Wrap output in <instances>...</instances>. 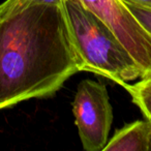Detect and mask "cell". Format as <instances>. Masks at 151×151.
<instances>
[{
  "instance_id": "1",
  "label": "cell",
  "mask_w": 151,
  "mask_h": 151,
  "mask_svg": "<svg viewBox=\"0 0 151 151\" xmlns=\"http://www.w3.org/2000/svg\"><path fill=\"white\" fill-rule=\"evenodd\" d=\"M82 65L60 4H35L0 20V110L53 96Z\"/></svg>"
},
{
  "instance_id": "2",
  "label": "cell",
  "mask_w": 151,
  "mask_h": 151,
  "mask_svg": "<svg viewBox=\"0 0 151 151\" xmlns=\"http://www.w3.org/2000/svg\"><path fill=\"white\" fill-rule=\"evenodd\" d=\"M71 42L82 65L124 87L142 78V71L125 47L92 12L79 0H61Z\"/></svg>"
},
{
  "instance_id": "3",
  "label": "cell",
  "mask_w": 151,
  "mask_h": 151,
  "mask_svg": "<svg viewBox=\"0 0 151 151\" xmlns=\"http://www.w3.org/2000/svg\"><path fill=\"white\" fill-rule=\"evenodd\" d=\"M71 107L83 148L86 151H103L113 122L107 87L90 79L81 81Z\"/></svg>"
},
{
  "instance_id": "4",
  "label": "cell",
  "mask_w": 151,
  "mask_h": 151,
  "mask_svg": "<svg viewBox=\"0 0 151 151\" xmlns=\"http://www.w3.org/2000/svg\"><path fill=\"white\" fill-rule=\"evenodd\" d=\"M116 35L142 71L151 76V35L139 23L123 0H79ZM141 78V79H142Z\"/></svg>"
},
{
  "instance_id": "5",
  "label": "cell",
  "mask_w": 151,
  "mask_h": 151,
  "mask_svg": "<svg viewBox=\"0 0 151 151\" xmlns=\"http://www.w3.org/2000/svg\"><path fill=\"white\" fill-rule=\"evenodd\" d=\"M103 151H151V120H137L117 129Z\"/></svg>"
},
{
  "instance_id": "6",
  "label": "cell",
  "mask_w": 151,
  "mask_h": 151,
  "mask_svg": "<svg viewBox=\"0 0 151 151\" xmlns=\"http://www.w3.org/2000/svg\"><path fill=\"white\" fill-rule=\"evenodd\" d=\"M124 88L143 115L147 119H151V76L142 78L134 84L127 83Z\"/></svg>"
},
{
  "instance_id": "7",
  "label": "cell",
  "mask_w": 151,
  "mask_h": 151,
  "mask_svg": "<svg viewBox=\"0 0 151 151\" xmlns=\"http://www.w3.org/2000/svg\"><path fill=\"white\" fill-rule=\"evenodd\" d=\"M61 0H5L0 4V20L35 4H60Z\"/></svg>"
},
{
  "instance_id": "8",
  "label": "cell",
  "mask_w": 151,
  "mask_h": 151,
  "mask_svg": "<svg viewBox=\"0 0 151 151\" xmlns=\"http://www.w3.org/2000/svg\"><path fill=\"white\" fill-rule=\"evenodd\" d=\"M126 4L132 15L139 21V23L151 35V7L140 6V5L132 4V3H126Z\"/></svg>"
},
{
  "instance_id": "9",
  "label": "cell",
  "mask_w": 151,
  "mask_h": 151,
  "mask_svg": "<svg viewBox=\"0 0 151 151\" xmlns=\"http://www.w3.org/2000/svg\"><path fill=\"white\" fill-rule=\"evenodd\" d=\"M126 3H132V4L140 5V6L151 7V0H123Z\"/></svg>"
},
{
  "instance_id": "10",
  "label": "cell",
  "mask_w": 151,
  "mask_h": 151,
  "mask_svg": "<svg viewBox=\"0 0 151 151\" xmlns=\"http://www.w3.org/2000/svg\"><path fill=\"white\" fill-rule=\"evenodd\" d=\"M150 120H151V119H150Z\"/></svg>"
}]
</instances>
